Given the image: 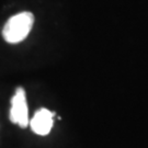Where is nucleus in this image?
Listing matches in <instances>:
<instances>
[{
    "mask_svg": "<svg viewBox=\"0 0 148 148\" xmlns=\"http://www.w3.org/2000/svg\"><path fill=\"white\" fill-rule=\"evenodd\" d=\"M54 113L47 109H41L34 114V116L29 122L32 131L37 135H47L53 127Z\"/></svg>",
    "mask_w": 148,
    "mask_h": 148,
    "instance_id": "3",
    "label": "nucleus"
},
{
    "mask_svg": "<svg viewBox=\"0 0 148 148\" xmlns=\"http://www.w3.org/2000/svg\"><path fill=\"white\" fill-rule=\"evenodd\" d=\"M10 121L13 124H18L20 127L29 125V110L25 91L23 88H18L14 95L11 99Z\"/></svg>",
    "mask_w": 148,
    "mask_h": 148,
    "instance_id": "2",
    "label": "nucleus"
},
{
    "mask_svg": "<svg viewBox=\"0 0 148 148\" xmlns=\"http://www.w3.org/2000/svg\"><path fill=\"white\" fill-rule=\"evenodd\" d=\"M34 16L31 12H21L11 16L2 30V36L10 44L23 41L33 27Z\"/></svg>",
    "mask_w": 148,
    "mask_h": 148,
    "instance_id": "1",
    "label": "nucleus"
}]
</instances>
